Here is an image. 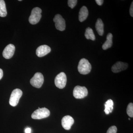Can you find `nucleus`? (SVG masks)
<instances>
[{"label": "nucleus", "mask_w": 133, "mask_h": 133, "mask_svg": "<svg viewBox=\"0 0 133 133\" xmlns=\"http://www.w3.org/2000/svg\"><path fill=\"white\" fill-rule=\"evenodd\" d=\"M78 70L80 74L86 75L90 72L91 65L87 59L83 58L79 61L78 66Z\"/></svg>", "instance_id": "obj_1"}, {"label": "nucleus", "mask_w": 133, "mask_h": 133, "mask_svg": "<svg viewBox=\"0 0 133 133\" xmlns=\"http://www.w3.org/2000/svg\"><path fill=\"white\" fill-rule=\"evenodd\" d=\"M42 10L38 7L33 8L31 11V15L29 17V21L30 23L32 24H35L40 21L42 17Z\"/></svg>", "instance_id": "obj_2"}, {"label": "nucleus", "mask_w": 133, "mask_h": 133, "mask_svg": "<svg viewBox=\"0 0 133 133\" xmlns=\"http://www.w3.org/2000/svg\"><path fill=\"white\" fill-rule=\"evenodd\" d=\"M49 110L45 108H42L37 109L31 115V118L36 119H41L45 118L49 116Z\"/></svg>", "instance_id": "obj_3"}, {"label": "nucleus", "mask_w": 133, "mask_h": 133, "mask_svg": "<svg viewBox=\"0 0 133 133\" xmlns=\"http://www.w3.org/2000/svg\"><path fill=\"white\" fill-rule=\"evenodd\" d=\"M21 90L17 88L12 91L9 99V104L13 107L16 106L19 103V99L22 95Z\"/></svg>", "instance_id": "obj_4"}, {"label": "nucleus", "mask_w": 133, "mask_h": 133, "mask_svg": "<svg viewBox=\"0 0 133 133\" xmlns=\"http://www.w3.org/2000/svg\"><path fill=\"white\" fill-rule=\"evenodd\" d=\"M44 77L41 72H36L30 80L31 85L36 88H40L43 83Z\"/></svg>", "instance_id": "obj_5"}, {"label": "nucleus", "mask_w": 133, "mask_h": 133, "mask_svg": "<svg viewBox=\"0 0 133 133\" xmlns=\"http://www.w3.org/2000/svg\"><path fill=\"white\" fill-rule=\"evenodd\" d=\"M88 90L85 87L76 86L73 90V96L76 99L83 98L88 95Z\"/></svg>", "instance_id": "obj_6"}, {"label": "nucleus", "mask_w": 133, "mask_h": 133, "mask_svg": "<svg viewBox=\"0 0 133 133\" xmlns=\"http://www.w3.org/2000/svg\"><path fill=\"white\" fill-rule=\"evenodd\" d=\"M55 85L59 89L65 87L66 83V74L63 72H61L58 74L55 78Z\"/></svg>", "instance_id": "obj_7"}, {"label": "nucleus", "mask_w": 133, "mask_h": 133, "mask_svg": "<svg viewBox=\"0 0 133 133\" xmlns=\"http://www.w3.org/2000/svg\"><path fill=\"white\" fill-rule=\"evenodd\" d=\"M53 21L55 23V26L58 30L63 31L65 29V22L64 19L59 14H57L53 19Z\"/></svg>", "instance_id": "obj_8"}, {"label": "nucleus", "mask_w": 133, "mask_h": 133, "mask_svg": "<svg viewBox=\"0 0 133 133\" xmlns=\"http://www.w3.org/2000/svg\"><path fill=\"white\" fill-rule=\"evenodd\" d=\"M15 47L14 44H10L6 46L3 52V56L6 59L11 58L14 54Z\"/></svg>", "instance_id": "obj_9"}, {"label": "nucleus", "mask_w": 133, "mask_h": 133, "mask_svg": "<svg viewBox=\"0 0 133 133\" xmlns=\"http://www.w3.org/2000/svg\"><path fill=\"white\" fill-rule=\"evenodd\" d=\"M74 119L70 115H66L64 116L62 119V127L65 130H70L71 126L74 124Z\"/></svg>", "instance_id": "obj_10"}, {"label": "nucleus", "mask_w": 133, "mask_h": 133, "mask_svg": "<svg viewBox=\"0 0 133 133\" xmlns=\"http://www.w3.org/2000/svg\"><path fill=\"white\" fill-rule=\"evenodd\" d=\"M128 65L127 63L121 62H116L112 66V71L114 73H118L122 71L125 70L127 69Z\"/></svg>", "instance_id": "obj_11"}, {"label": "nucleus", "mask_w": 133, "mask_h": 133, "mask_svg": "<svg viewBox=\"0 0 133 133\" xmlns=\"http://www.w3.org/2000/svg\"><path fill=\"white\" fill-rule=\"evenodd\" d=\"M51 50L50 48L48 45H43L38 47L36 50V54L38 57H41L44 56Z\"/></svg>", "instance_id": "obj_12"}, {"label": "nucleus", "mask_w": 133, "mask_h": 133, "mask_svg": "<svg viewBox=\"0 0 133 133\" xmlns=\"http://www.w3.org/2000/svg\"><path fill=\"white\" fill-rule=\"evenodd\" d=\"M88 11L87 8L83 6L80 9L79 13V20L80 22H83L88 17Z\"/></svg>", "instance_id": "obj_13"}, {"label": "nucleus", "mask_w": 133, "mask_h": 133, "mask_svg": "<svg viewBox=\"0 0 133 133\" xmlns=\"http://www.w3.org/2000/svg\"><path fill=\"white\" fill-rule=\"evenodd\" d=\"M95 28L98 34L100 36H102L104 33V24L102 20L98 19L95 24Z\"/></svg>", "instance_id": "obj_14"}, {"label": "nucleus", "mask_w": 133, "mask_h": 133, "mask_svg": "<svg viewBox=\"0 0 133 133\" xmlns=\"http://www.w3.org/2000/svg\"><path fill=\"white\" fill-rule=\"evenodd\" d=\"M112 35L108 33L107 36V41L104 43L102 46L103 50H106L112 47Z\"/></svg>", "instance_id": "obj_15"}, {"label": "nucleus", "mask_w": 133, "mask_h": 133, "mask_svg": "<svg viewBox=\"0 0 133 133\" xmlns=\"http://www.w3.org/2000/svg\"><path fill=\"white\" fill-rule=\"evenodd\" d=\"M114 102L112 99L108 100L105 104L104 112L106 114H108L111 113L113 109Z\"/></svg>", "instance_id": "obj_16"}, {"label": "nucleus", "mask_w": 133, "mask_h": 133, "mask_svg": "<svg viewBox=\"0 0 133 133\" xmlns=\"http://www.w3.org/2000/svg\"><path fill=\"white\" fill-rule=\"evenodd\" d=\"M7 15L5 1L0 0V16L5 17Z\"/></svg>", "instance_id": "obj_17"}, {"label": "nucleus", "mask_w": 133, "mask_h": 133, "mask_svg": "<svg viewBox=\"0 0 133 133\" xmlns=\"http://www.w3.org/2000/svg\"><path fill=\"white\" fill-rule=\"evenodd\" d=\"M85 36L87 39H90L92 41H95V37L92 29L90 28H88L86 29Z\"/></svg>", "instance_id": "obj_18"}, {"label": "nucleus", "mask_w": 133, "mask_h": 133, "mask_svg": "<svg viewBox=\"0 0 133 133\" xmlns=\"http://www.w3.org/2000/svg\"><path fill=\"white\" fill-rule=\"evenodd\" d=\"M127 114L129 116L132 118L133 117V104L130 103L128 105L127 109Z\"/></svg>", "instance_id": "obj_19"}, {"label": "nucleus", "mask_w": 133, "mask_h": 133, "mask_svg": "<svg viewBox=\"0 0 133 133\" xmlns=\"http://www.w3.org/2000/svg\"><path fill=\"white\" fill-rule=\"evenodd\" d=\"M77 0H69L68 1V6L71 9H73L77 5Z\"/></svg>", "instance_id": "obj_20"}, {"label": "nucleus", "mask_w": 133, "mask_h": 133, "mask_svg": "<svg viewBox=\"0 0 133 133\" xmlns=\"http://www.w3.org/2000/svg\"><path fill=\"white\" fill-rule=\"evenodd\" d=\"M117 131V129L116 126H112L108 129L107 133H116Z\"/></svg>", "instance_id": "obj_21"}, {"label": "nucleus", "mask_w": 133, "mask_h": 133, "mask_svg": "<svg viewBox=\"0 0 133 133\" xmlns=\"http://www.w3.org/2000/svg\"><path fill=\"white\" fill-rule=\"evenodd\" d=\"M130 15L132 17H133V2H132L130 7V10H129Z\"/></svg>", "instance_id": "obj_22"}, {"label": "nucleus", "mask_w": 133, "mask_h": 133, "mask_svg": "<svg viewBox=\"0 0 133 133\" xmlns=\"http://www.w3.org/2000/svg\"><path fill=\"white\" fill-rule=\"evenodd\" d=\"M95 2L98 5H99V6H101L103 4L104 1L103 0H96Z\"/></svg>", "instance_id": "obj_23"}, {"label": "nucleus", "mask_w": 133, "mask_h": 133, "mask_svg": "<svg viewBox=\"0 0 133 133\" xmlns=\"http://www.w3.org/2000/svg\"><path fill=\"white\" fill-rule=\"evenodd\" d=\"M31 129L30 128H27L25 130V133H31Z\"/></svg>", "instance_id": "obj_24"}, {"label": "nucleus", "mask_w": 133, "mask_h": 133, "mask_svg": "<svg viewBox=\"0 0 133 133\" xmlns=\"http://www.w3.org/2000/svg\"><path fill=\"white\" fill-rule=\"evenodd\" d=\"M3 76V71L2 69H0V80L2 78Z\"/></svg>", "instance_id": "obj_25"}, {"label": "nucleus", "mask_w": 133, "mask_h": 133, "mask_svg": "<svg viewBox=\"0 0 133 133\" xmlns=\"http://www.w3.org/2000/svg\"><path fill=\"white\" fill-rule=\"evenodd\" d=\"M19 1H21L22 0H19Z\"/></svg>", "instance_id": "obj_26"}]
</instances>
